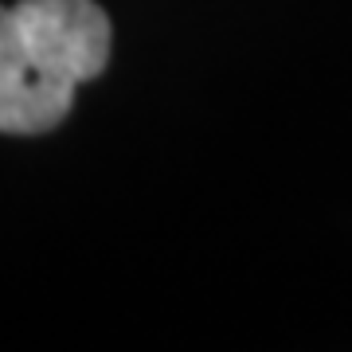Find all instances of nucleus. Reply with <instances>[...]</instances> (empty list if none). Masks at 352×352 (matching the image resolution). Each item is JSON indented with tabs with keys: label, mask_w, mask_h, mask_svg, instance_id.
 Here are the masks:
<instances>
[{
	"label": "nucleus",
	"mask_w": 352,
	"mask_h": 352,
	"mask_svg": "<svg viewBox=\"0 0 352 352\" xmlns=\"http://www.w3.org/2000/svg\"><path fill=\"white\" fill-rule=\"evenodd\" d=\"M113 28L94 0L0 4V133L39 138L63 126L75 90L110 63Z\"/></svg>",
	"instance_id": "f257e3e1"
}]
</instances>
